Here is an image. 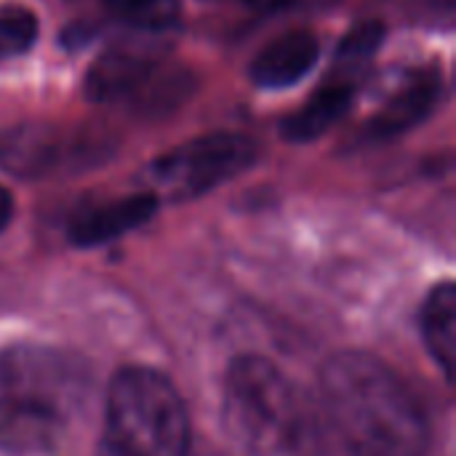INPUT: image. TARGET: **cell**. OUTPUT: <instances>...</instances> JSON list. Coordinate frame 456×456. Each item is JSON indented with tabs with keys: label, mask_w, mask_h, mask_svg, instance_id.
<instances>
[{
	"label": "cell",
	"mask_w": 456,
	"mask_h": 456,
	"mask_svg": "<svg viewBox=\"0 0 456 456\" xmlns=\"http://www.w3.org/2000/svg\"><path fill=\"white\" fill-rule=\"evenodd\" d=\"M190 414L176 385L155 369H123L104 403V456H190Z\"/></svg>",
	"instance_id": "3"
},
{
	"label": "cell",
	"mask_w": 456,
	"mask_h": 456,
	"mask_svg": "<svg viewBox=\"0 0 456 456\" xmlns=\"http://www.w3.org/2000/svg\"><path fill=\"white\" fill-rule=\"evenodd\" d=\"M158 208L155 195H131L123 200H112L107 206H96L83 211L69 224V238L80 246H96L112 240L139 224H144Z\"/></svg>",
	"instance_id": "9"
},
{
	"label": "cell",
	"mask_w": 456,
	"mask_h": 456,
	"mask_svg": "<svg viewBox=\"0 0 456 456\" xmlns=\"http://www.w3.org/2000/svg\"><path fill=\"white\" fill-rule=\"evenodd\" d=\"M353 94H355V83L339 77L326 80V86H321L302 110H297L281 123V134L291 142H313L323 136L350 112Z\"/></svg>",
	"instance_id": "10"
},
{
	"label": "cell",
	"mask_w": 456,
	"mask_h": 456,
	"mask_svg": "<svg viewBox=\"0 0 456 456\" xmlns=\"http://www.w3.org/2000/svg\"><path fill=\"white\" fill-rule=\"evenodd\" d=\"M11 216H13V200H11L8 190H3V187H0V232L8 227Z\"/></svg>",
	"instance_id": "17"
},
{
	"label": "cell",
	"mask_w": 456,
	"mask_h": 456,
	"mask_svg": "<svg viewBox=\"0 0 456 456\" xmlns=\"http://www.w3.org/2000/svg\"><path fill=\"white\" fill-rule=\"evenodd\" d=\"M422 334L444 374L452 377L456 358V289L452 283H441L430 291L422 307Z\"/></svg>",
	"instance_id": "12"
},
{
	"label": "cell",
	"mask_w": 456,
	"mask_h": 456,
	"mask_svg": "<svg viewBox=\"0 0 456 456\" xmlns=\"http://www.w3.org/2000/svg\"><path fill=\"white\" fill-rule=\"evenodd\" d=\"M246 5L256 8V11H278V8H286L291 5L294 0H243Z\"/></svg>",
	"instance_id": "18"
},
{
	"label": "cell",
	"mask_w": 456,
	"mask_h": 456,
	"mask_svg": "<svg viewBox=\"0 0 456 456\" xmlns=\"http://www.w3.org/2000/svg\"><path fill=\"white\" fill-rule=\"evenodd\" d=\"M441 99V75L438 69L417 72L363 128L369 142L393 139L414 126H419Z\"/></svg>",
	"instance_id": "7"
},
{
	"label": "cell",
	"mask_w": 456,
	"mask_h": 456,
	"mask_svg": "<svg viewBox=\"0 0 456 456\" xmlns=\"http://www.w3.org/2000/svg\"><path fill=\"white\" fill-rule=\"evenodd\" d=\"M395 11H401L411 24L425 27H449L454 16L452 0H387Z\"/></svg>",
	"instance_id": "16"
},
{
	"label": "cell",
	"mask_w": 456,
	"mask_h": 456,
	"mask_svg": "<svg viewBox=\"0 0 456 456\" xmlns=\"http://www.w3.org/2000/svg\"><path fill=\"white\" fill-rule=\"evenodd\" d=\"M230 430L259 454L294 452L307 438V409L297 387L259 355L232 361L224 379Z\"/></svg>",
	"instance_id": "4"
},
{
	"label": "cell",
	"mask_w": 456,
	"mask_h": 456,
	"mask_svg": "<svg viewBox=\"0 0 456 456\" xmlns=\"http://www.w3.org/2000/svg\"><path fill=\"white\" fill-rule=\"evenodd\" d=\"M88 379L86 369L48 347L0 353V452L53 449L72 428Z\"/></svg>",
	"instance_id": "2"
},
{
	"label": "cell",
	"mask_w": 456,
	"mask_h": 456,
	"mask_svg": "<svg viewBox=\"0 0 456 456\" xmlns=\"http://www.w3.org/2000/svg\"><path fill=\"white\" fill-rule=\"evenodd\" d=\"M59 139L48 126H16L0 134V166L16 176H40L59 160Z\"/></svg>",
	"instance_id": "11"
},
{
	"label": "cell",
	"mask_w": 456,
	"mask_h": 456,
	"mask_svg": "<svg viewBox=\"0 0 456 456\" xmlns=\"http://www.w3.org/2000/svg\"><path fill=\"white\" fill-rule=\"evenodd\" d=\"M382 40H385V24L377 21V19H369V21L353 27L342 37V43H339L337 64H334V77L355 83L353 75L374 59V53L379 51Z\"/></svg>",
	"instance_id": "13"
},
{
	"label": "cell",
	"mask_w": 456,
	"mask_h": 456,
	"mask_svg": "<svg viewBox=\"0 0 456 456\" xmlns=\"http://www.w3.org/2000/svg\"><path fill=\"white\" fill-rule=\"evenodd\" d=\"M107 8L136 29L158 32L176 24L179 0H104Z\"/></svg>",
	"instance_id": "14"
},
{
	"label": "cell",
	"mask_w": 456,
	"mask_h": 456,
	"mask_svg": "<svg viewBox=\"0 0 456 456\" xmlns=\"http://www.w3.org/2000/svg\"><path fill=\"white\" fill-rule=\"evenodd\" d=\"M318 37L307 29H294L273 40L251 64V77L262 88H286L299 83L318 61Z\"/></svg>",
	"instance_id": "8"
},
{
	"label": "cell",
	"mask_w": 456,
	"mask_h": 456,
	"mask_svg": "<svg viewBox=\"0 0 456 456\" xmlns=\"http://www.w3.org/2000/svg\"><path fill=\"white\" fill-rule=\"evenodd\" d=\"M329 425L353 456H428L433 430L409 382L377 355L345 350L321 371Z\"/></svg>",
	"instance_id": "1"
},
{
	"label": "cell",
	"mask_w": 456,
	"mask_h": 456,
	"mask_svg": "<svg viewBox=\"0 0 456 456\" xmlns=\"http://www.w3.org/2000/svg\"><path fill=\"white\" fill-rule=\"evenodd\" d=\"M37 19L21 5H0V56H16L32 48Z\"/></svg>",
	"instance_id": "15"
},
{
	"label": "cell",
	"mask_w": 456,
	"mask_h": 456,
	"mask_svg": "<svg viewBox=\"0 0 456 456\" xmlns=\"http://www.w3.org/2000/svg\"><path fill=\"white\" fill-rule=\"evenodd\" d=\"M160 72V53L150 45H118L110 48L99 61L91 67L86 77L88 99L104 104L118 99L136 96L155 75Z\"/></svg>",
	"instance_id": "6"
},
{
	"label": "cell",
	"mask_w": 456,
	"mask_h": 456,
	"mask_svg": "<svg viewBox=\"0 0 456 456\" xmlns=\"http://www.w3.org/2000/svg\"><path fill=\"white\" fill-rule=\"evenodd\" d=\"M254 160V139L243 134H208L155 160L150 174L174 198H192L238 176Z\"/></svg>",
	"instance_id": "5"
}]
</instances>
